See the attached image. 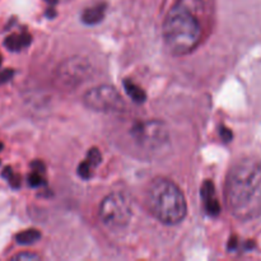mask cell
<instances>
[{
  "label": "cell",
  "instance_id": "603a6c76",
  "mask_svg": "<svg viewBox=\"0 0 261 261\" xmlns=\"http://www.w3.org/2000/svg\"><path fill=\"white\" fill-rule=\"evenodd\" d=\"M3 149V144H2V143H0V150H2Z\"/></svg>",
  "mask_w": 261,
  "mask_h": 261
},
{
  "label": "cell",
  "instance_id": "3957f363",
  "mask_svg": "<svg viewBox=\"0 0 261 261\" xmlns=\"http://www.w3.org/2000/svg\"><path fill=\"white\" fill-rule=\"evenodd\" d=\"M145 200L150 214L165 224L180 223L188 213V204L182 191L167 178L153 180L147 190Z\"/></svg>",
  "mask_w": 261,
  "mask_h": 261
},
{
  "label": "cell",
  "instance_id": "8992f818",
  "mask_svg": "<svg viewBox=\"0 0 261 261\" xmlns=\"http://www.w3.org/2000/svg\"><path fill=\"white\" fill-rule=\"evenodd\" d=\"M83 102L88 109L105 114L121 112L125 109V102L121 94L115 87L102 84L89 89L84 93Z\"/></svg>",
  "mask_w": 261,
  "mask_h": 261
},
{
  "label": "cell",
  "instance_id": "d4e9b609",
  "mask_svg": "<svg viewBox=\"0 0 261 261\" xmlns=\"http://www.w3.org/2000/svg\"><path fill=\"white\" fill-rule=\"evenodd\" d=\"M0 63H2V59H0Z\"/></svg>",
  "mask_w": 261,
  "mask_h": 261
},
{
  "label": "cell",
  "instance_id": "44dd1931",
  "mask_svg": "<svg viewBox=\"0 0 261 261\" xmlns=\"http://www.w3.org/2000/svg\"><path fill=\"white\" fill-rule=\"evenodd\" d=\"M12 175H13V172H12V168L10 167H7L4 171H3V177L8 178V180H9V177Z\"/></svg>",
  "mask_w": 261,
  "mask_h": 261
},
{
  "label": "cell",
  "instance_id": "cb8c5ba5",
  "mask_svg": "<svg viewBox=\"0 0 261 261\" xmlns=\"http://www.w3.org/2000/svg\"><path fill=\"white\" fill-rule=\"evenodd\" d=\"M61 2H68V0H61Z\"/></svg>",
  "mask_w": 261,
  "mask_h": 261
},
{
  "label": "cell",
  "instance_id": "7c38bea8",
  "mask_svg": "<svg viewBox=\"0 0 261 261\" xmlns=\"http://www.w3.org/2000/svg\"><path fill=\"white\" fill-rule=\"evenodd\" d=\"M41 239V233L37 229H27V231L19 232L15 236V241L19 245H32Z\"/></svg>",
  "mask_w": 261,
  "mask_h": 261
},
{
  "label": "cell",
  "instance_id": "8fae6325",
  "mask_svg": "<svg viewBox=\"0 0 261 261\" xmlns=\"http://www.w3.org/2000/svg\"><path fill=\"white\" fill-rule=\"evenodd\" d=\"M124 88H125V92L127 93V96H129L133 101L137 102V103H143V102L145 101V98H147L145 92L143 91L139 86H137L134 82L125 81Z\"/></svg>",
  "mask_w": 261,
  "mask_h": 261
},
{
  "label": "cell",
  "instance_id": "4fadbf2b",
  "mask_svg": "<svg viewBox=\"0 0 261 261\" xmlns=\"http://www.w3.org/2000/svg\"><path fill=\"white\" fill-rule=\"evenodd\" d=\"M102 161V154L97 148H92L88 152V155H87V162L92 166V167H96L101 163Z\"/></svg>",
  "mask_w": 261,
  "mask_h": 261
},
{
  "label": "cell",
  "instance_id": "ac0fdd59",
  "mask_svg": "<svg viewBox=\"0 0 261 261\" xmlns=\"http://www.w3.org/2000/svg\"><path fill=\"white\" fill-rule=\"evenodd\" d=\"M221 134H222V139H223L224 142H229V140H231L232 133L229 132V130L227 129V127H222Z\"/></svg>",
  "mask_w": 261,
  "mask_h": 261
},
{
  "label": "cell",
  "instance_id": "52a82bcc",
  "mask_svg": "<svg viewBox=\"0 0 261 261\" xmlns=\"http://www.w3.org/2000/svg\"><path fill=\"white\" fill-rule=\"evenodd\" d=\"M92 66L87 59L74 56L66 59L55 71V83L60 88L75 89L91 76Z\"/></svg>",
  "mask_w": 261,
  "mask_h": 261
},
{
  "label": "cell",
  "instance_id": "e0dca14e",
  "mask_svg": "<svg viewBox=\"0 0 261 261\" xmlns=\"http://www.w3.org/2000/svg\"><path fill=\"white\" fill-rule=\"evenodd\" d=\"M12 76H13V70H10V69H7V70H4L3 73H0V84L8 82Z\"/></svg>",
  "mask_w": 261,
  "mask_h": 261
},
{
  "label": "cell",
  "instance_id": "9a60e30c",
  "mask_svg": "<svg viewBox=\"0 0 261 261\" xmlns=\"http://www.w3.org/2000/svg\"><path fill=\"white\" fill-rule=\"evenodd\" d=\"M13 260L15 261H37L40 260V256L37 254H33V252H22V254H18L13 257Z\"/></svg>",
  "mask_w": 261,
  "mask_h": 261
},
{
  "label": "cell",
  "instance_id": "2e32d148",
  "mask_svg": "<svg viewBox=\"0 0 261 261\" xmlns=\"http://www.w3.org/2000/svg\"><path fill=\"white\" fill-rule=\"evenodd\" d=\"M28 182H30V185L32 186V188H38V186H41L43 184V178L38 172H33L32 175H30V177H28Z\"/></svg>",
  "mask_w": 261,
  "mask_h": 261
},
{
  "label": "cell",
  "instance_id": "d6986e66",
  "mask_svg": "<svg viewBox=\"0 0 261 261\" xmlns=\"http://www.w3.org/2000/svg\"><path fill=\"white\" fill-rule=\"evenodd\" d=\"M9 182H10V185L13 186V188H18V186H19V184H20V177L18 175H12L9 177Z\"/></svg>",
  "mask_w": 261,
  "mask_h": 261
},
{
  "label": "cell",
  "instance_id": "30bf717a",
  "mask_svg": "<svg viewBox=\"0 0 261 261\" xmlns=\"http://www.w3.org/2000/svg\"><path fill=\"white\" fill-rule=\"evenodd\" d=\"M32 38L28 33H22V35H10L9 37L5 38L4 43L5 47L10 51H19L22 47H27L31 43Z\"/></svg>",
  "mask_w": 261,
  "mask_h": 261
},
{
  "label": "cell",
  "instance_id": "ba28073f",
  "mask_svg": "<svg viewBox=\"0 0 261 261\" xmlns=\"http://www.w3.org/2000/svg\"><path fill=\"white\" fill-rule=\"evenodd\" d=\"M201 198H203L204 206L209 216L217 217L221 213V204L216 196V190L212 181H205L201 186Z\"/></svg>",
  "mask_w": 261,
  "mask_h": 261
},
{
  "label": "cell",
  "instance_id": "277c9868",
  "mask_svg": "<svg viewBox=\"0 0 261 261\" xmlns=\"http://www.w3.org/2000/svg\"><path fill=\"white\" fill-rule=\"evenodd\" d=\"M132 216V201L124 193H111L99 205V218L112 231L125 228L130 223Z\"/></svg>",
  "mask_w": 261,
  "mask_h": 261
},
{
  "label": "cell",
  "instance_id": "7a4b0ae2",
  "mask_svg": "<svg viewBox=\"0 0 261 261\" xmlns=\"http://www.w3.org/2000/svg\"><path fill=\"white\" fill-rule=\"evenodd\" d=\"M226 201L234 218L254 221L261 216V165L246 158L233 166L226 182Z\"/></svg>",
  "mask_w": 261,
  "mask_h": 261
},
{
  "label": "cell",
  "instance_id": "5b68a950",
  "mask_svg": "<svg viewBox=\"0 0 261 261\" xmlns=\"http://www.w3.org/2000/svg\"><path fill=\"white\" fill-rule=\"evenodd\" d=\"M132 137L142 149L155 152L162 150L170 142V130L160 120H145L135 122L132 127Z\"/></svg>",
  "mask_w": 261,
  "mask_h": 261
},
{
  "label": "cell",
  "instance_id": "9c48e42d",
  "mask_svg": "<svg viewBox=\"0 0 261 261\" xmlns=\"http://www.w3.org/2000/svg\"><path fill=\"white\" fill-rule=\"evenodd\" d=\"M105 12H106V5L105 4L99 3V4L92 5V7L86 8L84 12L82 13V20L88 25L98 24L99 22L103 20Z\"/></svg>",
  "mask_w": 261,
  "mask_h": 261
},
{
  "label": "cell",
  "instance_id": "6da1fadb",
  "mask_svg": "<svg viewBox=\"0 0 261 261\" xmlns=\"http://www.w3.org/2000/svg\"><path fill=\"white\" fill-rule=\"evenodd\" d=\"M204 0H177L162 27L163 41L171 54L177 56L193 53L203 40Z\"/></svg>",
  "mask_w": 261,
  "mask_h": 261
},
{
  "label": "cell",
  "instance_id": "ffe728a7",
  "mask_svg": "<svg viewBox=\"0 0 261 261\" xmlns=\"http://www.w3.org/2000/svg\"><path fill=\"white\" fill-rule=\"evenodd\" d=\"M32 168L35 172H38V173H43L45 172V167H43V165L41 162H33L32 163Z\"/></svg>",
  "mask_w": 261,
  "mask_h": 261
},
{
  "label": "cell",
  "instance_id": "5bb4252c",
  "mask_svg": "<svg viewBox=\"0 0 261 261\" xmlns=\"http://www.w3.org/2000/svg\"><path fill=\"white\" fill-rule=\"evenodd\" d=\"M92 166L89 165L88 162H83L79 165L78 167V175L81 176L82 178H84V180H87V178H89L92 176Z\"/></svg>",
  "mask_w": 261,
  "mask_h": 261
},
{
  "label": "cell",
  "instance_id": "7402d4cb",
  "mask_svg": "<svg viewBox=\"0 0 261 261\" xmlns=\"http://www.w3.org/2000/svg\"><path fill=\"white\" fill-rule=\"evenodd\" d=\"M46 2L48 3V4H51V5H54V4H56V3L59 2V0H46Z\"/></svg>",
  "mask_w": 261,
  "mask_h": 261
}]
</instances>
